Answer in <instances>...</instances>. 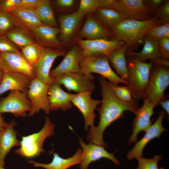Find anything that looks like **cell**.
Instances as JSON below:
<instances>
[{
    "mask_svg": "<svg viewBox=\"0 0 169 169\" xmlns=\"http://www.w3.org/2000/svg\"><path fill=\"white\" fill-rule=\"evenodd\" d=\"M99 80L102 98L101 105L97 108L100 115L99 122L97 126L90 127L87 139L90 143L107 148V145L103 139L106 129L122 117L125 111H129L135 114L138 108L135 103L125 102L118 98L110 90L105 78L100 76Z\"/></svg>",
    "mask_w": 169,
    "mask_h": 169,
    "instance_id": "cell-1",
    "label": "cell"
},
{
    "mask_svg": "<svg viewBox=\"0 0 169 169\" xmlns=\"http://www.w3.org/2000/svg\"><path fill=\"white\" fill-rule=\"evenodd\" d=\"M162 24L154 18L146 20L126 18L110 28L114 40L124 42L127 48H135L143 43L151 28Z\"/></svg>",
    "mask_w": 169,
    "mask_h": 169,
    "instance_id": "cell-2",
    "label": "cell"
},
{
    "mask_svg": "<svg viewBox=\"0 0 169 169\" xmlns=\"http://www.w3.org/2000/svg\"><path fill=\"white\" fill-rule=\"evenodd\" d=\"M126 61L129 74L128 84L134 100L142 98L148 86L152 62H144L136 57H130Z\"/></svg>",
    "mask_w": 169,
    "mask_h": 169,
    "instance_id": "cell-3",
    "label": "cell"
},
{
    "mask_svg": "<svg viewBox=\"0 0 169 169\" xmlns=\"http://www.w3.org/2000/svg\"><path fill=\"white\" fill-rule=\"evenodd\" d=\"M55 125L50 118H45L44 124L39 131L22 136L20 141V147L15 151V153L21 156L31 158L38 156L45 152L43 145L46 139L53 136L55 129Z\"/></svg>",
    "mask_w": 169,
    "mask_h": 169,
    "instance_id": "cell-4",
    "label": "cell"
},
{
    "mask_svg": "<svg viewBox=\"0 0 169 169\" xmlns=\"http://www.w3.org/2000/svg\"><path fill=\"white\" fill-rule=\"evenodd\" d=\"M100 8H110L125 15L128 18L146 20L152 18V12L143 0H99Z\"/></svg>",
    "mask_w": 169,
    "mask_h": 169,
    "instance_id": "cell-5",
    "label": "cell"
},
{
    "mask_svg": "<svg viewBox=\"0 0 169 169\" xmlns=\"http://www.w3.org/2000/svg\"><path fill=\"white\" fill-rule=\"evenodd\" d=\"M81 73L88 77L92 73L100 74L116 85L120 83L127 85L128 82L120 78L112 69L107 56L100 55L95 57H83L79 63Z\"/></svg>",
    "mask_w": 169,
    "mask_h": 169,
    "instance_id": "cell-6",
    "label": "cell"
},
{
    "mask_svg": "<svg viewBox=\"0 0 169 169\" xmlns=\"http://www.w3.org/2000/svg\"><path fill=\"white\" fill-rule=\"evenodd\" d=\"M151 69L147 88L142 98L147 99L156 106L166 98L164 92L169 85L168 67L155 64Z\"/></svg>",
    "mask_w": 169,
    "mask_h": 169,
    "instance_id": "cell-7",
    "label": "cell"
},
{
    "mask_svg": "<svg viewBox=\"0 0 169 169\" xmlns=\"http://www.w3.org/2000/svg\"><path fill=\"white\" fill-rule=\"evenodd\" d=\"M49 85L36 78L32 79L27 91V96L31 105L28 116H32L41 110L47 114L49 113Z\"/></svg>",
    "mask_w": 169,
    "mask_h": 169,
    "instance_id": "cell-8",
    "label": "cell"
},
{
    "mask_svg": "<svg viewBox=\"0 0 169 169\" xmlns=\"http://www.w3.org/2000/svg\"><path fill=\"white\" fill-rule=\"evenodd\" d=\"M76 41L81 49L83 57L107 56L111 52L125 44L121 41L105 39H83L76 38Z\"/></svg>",
    "mask_w": 169,
    "mask_h": 169,
    "instance_id": "cell-9",
    "label": "cell"
},
{
    "mask_svg": "<svg viewBox=\"0 0 169 169\" xmlns=\"http://www.w3.org/2000/svg\"><path fill=\"white\" fill-rule=\"evenodd\" d=\"M27 91H11L0 101V114L8 113L17 117H26L31 109Z\"/></svg>",
    "mask_w": 169,
    "mask_h": 169,
    "instance_id": "cell-10",
    "label": "cell"
},
{
    "mask_svg": "<svg viewBox=\"0 0 169 169\" xmlns=\"http://www.w3.org/2000/svg\"><path fill=\"white\" fill-rule=\"evenodd\" d=\"M94 79V76L88 77L81 73L69 72L54 78V81L63 85L69 91L79 93L95 90Z\"/></svg>",
    "mask_w": 169,
    "mask_h": 169,
    "instance_id": "cell-11",
    "label": "cell"
},
{
    "mask_svg": "<svg viewBox=\"0 0 169 169\" xmlns=\"http://www.w3.org/2000/svg\"><path fill=\"white\" fill-rule=\"evenodd\" d=\"M0 70L3 72L19 73L32 79L36 78L33 67L26 60L21 51L0 52Z\"/></svg>",
    "mask_w": 169,
    "mask_h": 169,
    "instance_id": "cell-12",
    "label": "cell"
},
{
    "mask_svg": "<svg viewBox=\"0 0 169 169\" xmlns=\"http://www.w3.org/2000/svg\"><path fill=\"white\" fill-rule=\"evenodd\" d=\"M164 111H161L155 122L146 130L143 136L136 142L132 149L128 152L127 158L129 160L142 157L144 148L147 144L155 138H159L166 129L162 125L163 119L165 114Z\"/></svg>",
    "mask_w": 169,
    "mask_h": 169,
    "instance_id": "cell-13",
    "label": "cell"
},
{
    "mask_svg": "<svg viewBox=\"0 0 169 169\" xmlns=\"http://www.w3.org/2000/svg\"><path fill=\"white\" fill-rule=\"evenodd\" d=\"M79 143L82 149L80 169H87L91 163L103 158L111 160L117 165L120 164L113 153L108 152L104 146L90 142L86 144L80 138Z\"/></svg>",
    "mask_w": 169,
    "mask_h": 169,
    "instance_id": "cell-14",
    "label": "cell"
},
{
    "mask_svg": "<svg viewBox=\"0 0 169 169\" xmlns=\"http://www.w3.org/2000/svg\"><path fill=\"white\" fill-rule=\"evenodd\" d=\"M65 54V51L61 49L45 48L41 57L33 67L36 78L50 85L54 82L50 76L52 64L56 58Z\"/></svg>",
    "mask_w": 169,
    "mask_h": 169,
    "instance_id": "cell-15",
    "label": "cell"
},
{
    "mask_svg": "<svg viewBox=\"0 0 169 169\" xmlns=\"http://www.w3.org/2000/svg\"><path fill=\"white\" fill-rule=\"evenodd\" d=\"M92 92H86L75 94L72 101V105L75 106L82 114L84 120L85 130L88 128L93 126L96 114L95 110L100 104L101 101L92 99Z\"/></svg>",
    "mask_w": 169,
    "mask_h": 169,
    "instance_id": "cell-16",
    "label": "cell"
},
{
    "mask_svg": "<svg viewBox=\"0 0 169 169\" xmlns=\"http://www.w3.org/2000/svg\"><path fill=\"white\" fill-rule=\"evenodd\" d=\"M156 105L147 99H144V103L135 113L132 124V133L129 139L128 144L138 141L137 136L141 132H145L151 126V118Z\"/></svg>",
    "mask_w": 169,
    "mask_h": 169,
    "instance_id": "cell-17",
    "label": "cell"
},
{
    "mask_svg": "<svg viewBox=\"0 0 169 169\" xmlns=\"http://www.w3.org/2000/svg\"><path fill=\"white\" fill-rule=\"evenodd\" d=\"M83 57L82 51L78 45H75L65 55L61 62L50 71V76L54 78L69 73H81L79 63Z\"/></svg>",
    "mask_w": 169,
    "mask_h": 169,
    "instance_id": "cell-18",
    "label": "cell"
},
{
    "mask_svg": "<svg viewBox=\"0 0 169 169\" xmlns=\"http://www.w3.org/2000/svg\"><path fill=\"white\" fill-rule=\"evenodd\" d=\"M75 95L64 91L60 85L54 82L49 85L48 91L50 112L59 109L65 111L71 109L72 101Z\"/></svg>",
    "mask_w": 169,
    "mask_h": 169,
    "instance_id": "cell-19",
    "label": "cell"
},
{
    "mask_svg": "<svg viewBox=\"0 0 169 169\" xmlns=\"http://www.w3.org/2000/svg\"><path fill=\"white\" fill-rule=\"evenodd\" d=\"M87 15L85 22L78 33L77 38L87 40L99 39H109L112 37L110 30L91 14Z\"/></svg>",
    "mask_w": 169,
    "mask_h": 169,
    "instance_id": "cell-20",
    "label": "cell"
},
{
    "mask_svg": "<svg viewBox=\"0 0 169 169\" xmlns=\"http://www.w3.org/2000/svg\"><path fill=\"white\" fill-rule=\"evenodd\" d=\"M32 79L28 76L22 73L3 72L0 84V96L9 90L23 91L28 90Z\"/></svg>",
    "mask_w": 169,
    "mask_h": 169,
    "instance_id": "cell-21",
    "label": "cell"
},
{
    "mask_svg": "<svg viewBox=\"0 0 169 169\" xmlns=\"http://www.w3.org/2000/svg\"><path fill=\"white\" fill-rule=\"evenodd\" d=\"M16 124L13 120L0 131V166L4 167L5 158L11 150L20 146L17 132L14 129Z\"/></svg>",
    "mask_w": 169,
    "mask_h": 169,
    "instance_id": "cell-22",
    "label": "cell"
},
{
    "mask_svg": "<svg viewBox=\"0 0 169 169\" xmlns=\"http://www.w3.org/2000/svg\"><path fill=\"white\" fill-rule=\"evenodd\" d=\"M36 42L51 49H59L62 47L61 42L57 38L59 28L42 24L30 30Z\"/></svg>",
    "mask_w": 169,
    "mask_h": 169,
    "instance_id": "cell-23",
    "label": "cell"
},
{
    "mask_svg": "<svg viewBox=\"0 0 169 169\" xmlns=\"http://www.w3.org/2000/svg\"><path fill=\"white\" fill-rule=\"evenodd\" d=\"M7 12L13 18L16 26L30 31L43 24L39 20L35 9L18 8Z\"/></svg>",
    "mask_w": 169,
    "mask_h": 169,
    "instance_id": "cell-24",
    "label": "cell"
},
{
    "mask_svg": "<svg viewBox=\"0 0 169 169\" xmlns=\"http://www.w3.org/2000/svg\"><path fill=\"white\" fill-rule=\"evenodd\" d=\"M84 17L77 11L72 13L63 15L59 17L60 37L64 42L73 38L79 23Z\"/></svg>",
    "mask_w": 169,
    "mask_h": 169,
    "instance_id": "cell-25",
    "label": "cell"
},
{
    "mask_svg": "<svg viewBox=\"0 0 169 169\" xmlns=\"http://www.w3.org/2000/svg\"><path fill=\"white\" fill-rule=\"evenodd\" d=\"M82 150L78 148L71 157L67 158L60 156L56 152L53 153L52 161L49 163L44 164L29 160L28 162L35 167H41L45 169H68L72 166L80 164Z\"/></svg>",
    "mask_w": 169,
    "mask_h": 169,
    "instance_id": "cell-26",
    "label": "cell"
},
{
    "mask_svg": "<svg viewBox=\"0 0 169 169\" xmlns=\"http://www.w3.org/2000/svg\"><path fill=\"white\" fill-rule=\"evenodd\" d=\"M127 48L125 44L111 52L107 57L115 73L121 79L128 82L129 74L125 58Z\"/></svg>",
    "mask_w": 169,
    "mask_h": 169,
    "instance_id": "cell-27",
    "label": "cell"
},
{
    "mask_svg": "<svg viewBox=\"0 0 169 169\" xmlns=\"http://www.w3.org/2000/svg\"><path fill=\"white\" fill-rule=\"evenodd\" d=\"M144 45L139 52L128 51L127 54L129 57H136L144 62L150 60L153 62L161 58L157 40L146 35L144 39Z\"/></svg>",
    "mask_w": 169,
    "mask_h": 169,
    "instance_id": "cell-28",
    "label": "cell"
},
{
    "mask_svg": "<svg viewBox=\"0 0 169 169\" xmlns=\"http://www.w3.org/2000/svg\"><path fill=\"white\" fill-rule=\"evenodd\" d=\"M5 35L20 49L35 41L30 31L17 26H15L10 29Z\"/></svg>",
    "mask_w": 169,
    "mask_h": 169,
    "instance_id": "cell-29",
    "label": "cell"
},
{
    "mask_svg": "<svg viewBox=\"0 0 169 169\" xmlns=\"http://www.w3.org/2000/svg\"><path fill=\"white\" fill-rule=\"evenodd\" d=\"M94 13L95 18L108 28H110L128 18L125 15L110 8H99Z\"/></svg>",
    "mask_w": 169,
    "mask_h": 169,
    "instance_id": "cell-30",
    "label": "cell"
},
{
    "mask_svg": "<svg viewBox=\"0 0 169 169\" xmlns=\"http://www.w3.org/2000/svg\"><path fill=\"white\" fill-rule=\"evenodd\" d=\"M41 22L45 25L57 27L58 26L50 2L40 0L35 9Z\"/></svg>",
    "mask_w": 169,
    "mask_h": 169,
    "instance_id": "cell-31",
    "label": "cell"
},
{
    "mask_svg": "<svg viewBox=\"0 0 169 169\" xmlns=\"http://www.w3.org/2000/svg\"><path fill=\"white\" fill-rule=\"evenodd\" d=\"M45 48L43 45L35 41L21 49V52L33 68L42 55Z\"/></svg>",
    "mask_w": 169,
    "mask_h": 169,
    "instance_id": "cell-32",
    "label": "cell"
},
{
    "mask_svg": "<svg viewBox=\"0 0 169 169\" xmlns=\"http://www.w3.org/2000/svg\"><path fill=\"white\" fill-rule=\"evenodd\" d=\"M108 84L114 94L119 100L126 103H135L131 93L127 86L116 85L109 81Z\"/></svg>",
    "mask_w": 169,
    "mask_h": 169,
    "instance_id": "cell-33",
    "label": "cell"
},
{
    "mask_svg": "<svg viewBox=\"0 0 169 169\" xmlns=\"http://www.w3.org/2000/svg\"><path fill=\"white\" fill-rule=\"evenodd\" d=\"M100 7L99 0H81L77 11L84 17L94 13Z\"/></svg>",
    "mask_w": 169,
    "mask_h": 169,
    "instance_id": "cell-34",
    "label": "cell"
},
{
    "mask_svg": "<svg viewBox=\"0 0 169 169\" xmlns=\"http://www.w3.org/2000/svg\"><path fill=\"white\" fill-rule=\"evenodd\" d=\"M162 156L160 155H155L150 159L142 157L137 159L138 166L136 169H165L164 167L159 168L158 162L162 159Z\"/></svg>",
    "mask_w": 169,
    "mask_h": 169,
    "instance_id": "cell-35",
    "label": "cell"
},
{
    "mask_svg": "<svg viewBox=\"0 0 169 169\" xmlns=\"http://www.w3.org/2000/svg\"><path fill=\"white\" fill-rule=\"evenodd\" d=\"M15 26L14 21L10 15L7 12L0 10V35H4Z\"/></svg>",
    "mask_w": 169,
    "mask_h": 169,
    "instance_id": "cell-36",
    "label": "cell"
},
{
    "mask_svg": "<svg viewBox=\"0 0 169 169\" xmlns=\"http://www.w3.org/2000/svg\"><path fill=\"white\" fill-rule=\"evenodd\" d=\"M146 35L157 40L162 38H169V23L151 28Z\"/></svg>",
    "mask_w": 169,
    "mask_h": 169,
    "instance_id": "cell-37",
    "label": "cell"
},
{
    "mask_svg": "<svg viewBox=\"0 0 169 169\" xmlns=\"http://www.w3.org/2000/svg\"><path fill=\"white\" fill-rule=\"evenodd\" d=\"M154 18L162 24L169 23V0H164L155 12Z\"/></svg>",
    "mask_w": 169,
    "mask_h": 169,
    "instance_id": "cell-38",
    "label": "cell"
},
{
    "mask_svg": "<svg viewBox=\"0 0 169 169\" xmlns=\"http://www.w3.org/2000/svg\"><path fill=\"white\" fill-rule=\"evenodd\" d=\"M19 48L4 35H0V52H18Z\"/></svg>",
    "mask_w": 169,
    "mask_h": 169,
    "instance_id": "cell-39",
    "label": "cell"
},
{
    "mask_svg": "<svg viewBox=\"0 0 169 169\" xmlns=\"http://www.w3.org/2000/svg\"><path fill=\"white\" fill-rule=\"evenodd\" d=\"M161 58L168 61L169 59V38H161L157 40Z\"/></svg>",
    "mask_w": 169,
    "mask_h": 169,
    "instance_id": "cell-40",
    "label": "cell"
},
{
    "mask_svg": "<svg viewBox=\"0 0 169 169\" xmlns=\"http://www.w3.org/2000/svg\"><path fill=\"white\" fill-rule=\"evenodd\" d=\"M21 0H4L0 2V10L8 12L18 8Z\"/></svg>",
    "mask_w": 169,
    "mask_h": 169,
    "instance_id": "cell-41",
    "label": "cell"
},
{
    "mask_svg": "<svg viewBox=\"0 0 169 169\" xmlns=\"http://www.w3.org/2000/svg\"><path fill=\"white\" fill-rule=\"evenodd\" d=\"M40 1V0H21L18 8L35 9Z\"/></svg>",
    "mask_w": 169,
    "mask_h": 169,
    "instance_id": "cell-42",
    "label": "cell"
},
{
    "mask_svg": "<svg viewBox=\"0 0 169 169\" xmlns=\"http://www.w3.org/2000/svg\"><path fill=\"white\" fill-rule=\"evenodd\" d=\"M164 0H143L144 3L151 12H155L164 2Z\"/></svg>",
    "mask_w": 169,
    "mask_h": 169,
    "instance_id": "cell-43",
    "label": "cell"
},
{
    "mask_svg": "<svg viewBox=\"0 0 169 169\" xmlns=\"http://www.w3.org/2000/svg\"><path fill=\"white\" fill-rule=\"evenodd\" d=\"M75 2L74 0H57L55 1L56 5L59 8H69Z\"/></svg>",
    "mask_w": 169,
    "mask_h": 169,
    "instance_id": "cell-44",
    "label": "cell"
},
{
    "mask_svg": "<svg viewBox=\"0 0 169 169\" xmlns=\"http://www.w3.org/2000/svg\"><path fill=\"white\" fill-rule=\"evenodd\" d=\"M160 104L165 110V112L167 113L169 115V100L165 99L160 101L159 103Z\"/></svg>",
    "mask_w": 169,
    "mask_h": 169,
    "instance_id": "cell-45",
    "label": "cell"
},
{
    "mask_svg": "<svg viewBox=\"0 0 169 169\" xmlns=\"http://www.w3.org/2000/svg\"><path fill=\"white\" fill-rule=\"evenodd\" d=\"M3 114H0V131L5 127L8 124L5 120Z\"/></svg>",
    "mask_w": 169,
    "mask_h": 169,
    "instance_id": "cell-46",
    "label": "cell"
},
{
    "mask_svg": "<svg viewBox=\"0 0 169 169\" xmlns=\"http://www.w3.org/2000/svg\"><path fill=\"white\" fill-rule=\"evenodd\" d=\"M3 75V72L0 70V84L1 82Z\"/></svg>",
    "mask_w": 169,
    "mask_h": 169,
    "instance_id": "cell-47",
    "label": "cell"
},
{
    "mask_svg": "<svg viewBox=\"0 0 169 169\" xmlns=\"http://www.w3.org/2000/svg\"><path fill=\"white\" fill-rule=\"evenodd\" d=\"M0 169H5L4 167L0 166Z\"/></svg>",
    "mask_w": 169,
    "mask_h": 169,
    "instance_id": "cell-48",
    "label": "cell"
},
{
    "mask_svg": "<svg viewBox=\"0 0 169 169\" xmlns=\"http://www.w3.org/2000/svg\"><path fill=\"white\" fill-rule=\"evenodd\" d=\"M1 0H0V2Z\"/></svg>",
    "mask_w": 169,
    "mask_h": 169,
    "instance_id": "cell-49",
    "label": "cell"
}]
</instances>
